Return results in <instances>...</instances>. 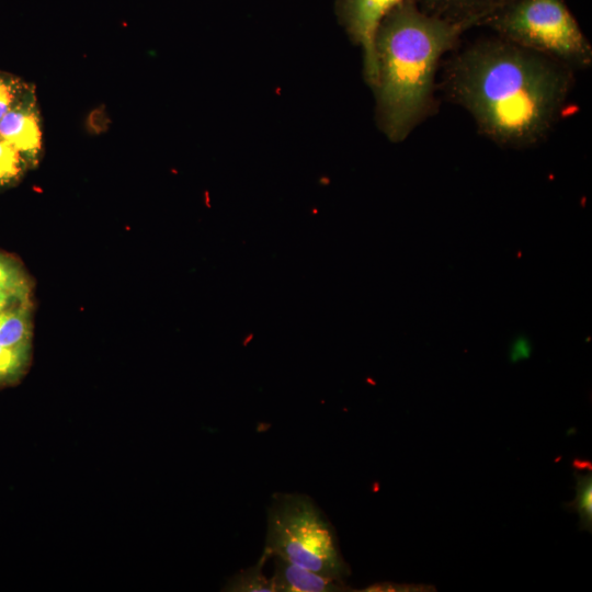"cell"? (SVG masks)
<instances>
[{"instance_id":"obj_2","label":"cell","mask_w":592,"mask_h":592,"mask_svg":"<svg viewBox=\"0 0 592 592\" xmlns=\"http://www.w3.org/2000/svg\"><path fill=\"white\" fill-rule=\"evenodd\" d=\"M464 32L421 10L417 0L402 1L382 20L375 36L373 90L378 126L389 140H405L436 111L439 64Z\"/></svg>"},{"instance_id":"obj_1","label":"cell","mask_w":592,"mask_h":592,"mask_svg":"<svg viewBox=\"0 0 592 592\" xmlns=\"http://www.w3.org/2000/svg\"><path fill=\"white\" fill-rule=\"evenodd\" d=\"M573 69L501 37L481 39L445 62L443 90L499 146L528 148L550 133L573 86Z\"/></svg>"},{"instance_id":"obj_3","label":"cell","mask_w":592,"mask_h":592,"mask_svg":"<svg viewBox=\"0 0 592 592\" xmlns=\"http://www.w3.org/2000/svg\"><path fill=\"white\" fill-rule=\"evenodd\" d=\"M263 554L278 557L326 577L346 580L351 574L335 530L307 494L275 492L266 515Z\"/></svg>"},{"instance_id":"obj_10","label":"cell","mask_w":592,"mask_h":592,"mask_svg":"<svg viewBox=\"0 0 592 592\" xmlns=\"http://www.w3.org/2000/svg\"><path fill=\"white\" fill-rule=\"evenodd\" d=\"M269 560L262 553L259 560L251 567L234 574L224 588L227 592H274L271 578H267L263 568Z\"/></svg>"},{"instance_id":"obj_17","label":"cell","mask_w":592,"mask_h":592,"mask_svg":"<svg viewBox=\"0 0 592 592\" xmlns=\"http://www.w3.org/2000/svg\"><path fill=\"white\" fill-rule=\"evenodd\" d=\"M30 301V298L13 293L0 292V311Z\"/></svg>"},{"instance_id":"obj_8","label":"cell","mask_w":592,"mask_h":592,"mask_svg":"<svg viewBox=\"0 0 592 592\" xmlns=\"http://www.w3.org/2000/svg\"><path fill=\"white\" fill-rule=\"evenodd\" d=\"M273 559L271 577L274 592H342L351 591L344 580L319 574L278 557Z\"/></svg>"},{"instance_id":"obj_14","label":"cell","mask_w":592,"mask_h":592,"mask_svg":"<svg viewBox=\"0 0 592 592\" xmlns=\"http://www.w3.org/2000/svg\"><path fill=\"white\" fill-rule=\"evenodd\" d=\"M29 348L0 345V385L12 383L21 376L29 360Z\"/></svg>"},{"instance_id":"obj_13","label":"cell","mask_w":592,"mask_h":592,"mask_svg":"<svg viewBox=\"0 0 592 592\" xmlns=\"http://www.w3.org/2000/svg\"><path fill=\"white\" fill-rule=\"evenodd\" d=\"M0 292L30 298L31 286L21 266L0 253Z\"/></svg>"},{"instance_id":"obj_15","label":"cell","mask_w":592,"mask_h":592,"mask_svg":"<svg viewBox=\"0 0 592 592\" xmlns=\"http://www.w3.org/2000/svg\"><path fill=\"white\" fill-rule=\"evenodd\" d=\"M31 87L19 76L0 70V119Z\"/></svg>"},{"instance_id":"obj_6","label":"cell","mask_w":592,"mask_h":592,"mask_svg":"<svg viewBox=\"0 0 592 592\" xmlns=\"http://www.w3.org/2000/svg\"><path fill=\"white\" fill-rule=\"evenodd\" d=\"M0 138L12 145L30 168L39 162L44 132L34 84L0 119Z\"/></svg>"},{"instance_id":"obj_18","label":"cell","mask_w":592,"mask_h":592,"mask_svg":"<svg viewBox=\"0 0 592 592\" xmlns=\"http://www.w3.org/2000/svg\"><path fill=\"white\" fill-rule=\"evenodd\" d=\"M530 351V348L527 345V342L526 341H523V340H519L514 348H513V354L512 356L516 360V358H520V357H526L527 356V352Z\"/></svg>"},{"instance_id":"obj_16","label":"cell","mask_w":592,"mask_h":592,"mask_svg":"<svg viewBox=\"0 0 592 592\" xmlns=\"http://www.w3.org/2000/svg\"><path fill=\"white\" fill-rule=\"evenodd\" d=\"M429 585L420 584H397L390 582L376 583L374 585L364 589L363 591H430Z\"/></svg>"},{"instance_id":"obj_11","label":"cell","mask_w":592,"mask_h":592,"mask_svg":"<svg viewBox=\"0 0 592 592\" xmlns=\"http://www.w3.org/2000/svg\"><path fill=\"white\" fill-rule=\"evenodd\" d=\"M576 499L566 504L571 511L579 514V528L592 532V474L589 471L585 475L576 473Z\"/></svg>"},{"instance_id":"obj_4","label":"cell","mask_w":592,"mask_h":592,"mask_svg":"<svg viewBox=\"0 0 592 592\" xmlns=\"http://www.w3.org/2000/svg\"><path fill=\"white\" fill-rule=\"evenodd\" d=\"M482 25L573 70L592 65V46L565 0H510Z\"/></svg>"},{"instance_id":"obj_12","label":"cell","mask_w":592,"mask_h":592,"mask_svg":"<svg viewBox=\"0 0 592 592\" xmlns=\"http://www.w3.org/2000/svg\"><path fill=\"white\" fill-rule=\"evenodd\" d=\"M27 169L30 167L22 155L0 138V187L19 182Z\"/></svg>"},{"instance_id":"obj_9","label":"cell","mask_w":592,"mask_h":592,"mask_svg":"<svg viewBox=\"0 0 592 592\" xmlns=\"http://www.w3.org/2000/svg\"><path fill=\"white\" fill-rule=\"evenodd\" d=\"M31 333L30 301L0 311V345H29Z\"/></svg>"},{"instance_id":"obj_5","label":"cell","mask_w":592,"mask_h":592,"mask_svg":"<svg viewBox=\"0 0 592 592\" xmlns=\"http://www.w3.org/2000/svg\"><path fill=\"white\" fill-rule=\"evenodd\" d=\"M405 0H337V13L350 38L363 49L364 77L377 81L375 36L382 20Z\"/></svg>"},{"instance_id":"obj_7","label":"cell","mask_w":592,"mask_h":592,"mask_svg":"<svg viewBox=\"0 0 592 592\" xmlns=\"http://www.w3.org/2000/svg\"><path fill=\"white\" fill-rule=\"evenodd\" d=\"M510 0H417L421 10L467 31L482 23Z\"/></svg>"}]
</instances>
